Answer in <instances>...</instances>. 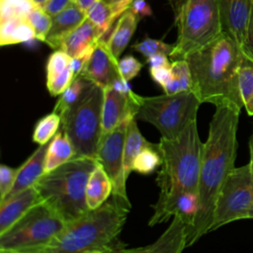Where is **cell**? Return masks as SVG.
<instances>
[{"mask_svg":"<svg viewBox=\"0 0 253 253\" xmlns=\"http://www.w3.org/2000/svg\"><path fill=\"white\" fill-rule=\"evenodd\" d=\"M162 164V157L160 155L157 143H150L144 147L135 157L132 165V171L148 175L155 172Z\"/></svg>","mask_w":253,"mask_h":253,"instance_id":"cell-28","label":"cell"},{"mask_svg":"<svg viewBox=\"0 0 253 253\" xmlns=\"http://www.w3.org/2000/svg\"><path fill=\"white\" fill-rule=\"evenodd\" d=\"M86 18V12L71 0L63 10L51 17V28L44 43L53 49H59L63 40Z\"/></svg>","mask_w":253,"mask_h":253,"instance_id":"cell-16","label":"cell"},{"mask_svg":"<svg viewBox=\"0 0 253 253\" xmlns=\"http://www.w3.org/2000/svg\"><path fill=\"white\" fill-rule=\"evenodd\" d=\"M169 5L177 29L172 60L185 59L222 33L218 0H169Z\"/></svg>","mask_w":253,"mask_h":253,"instance_id":"cell-6","label":"cell"},{"mask_svg":"<svg viewBox=\"0 0 253 253\" xmlns=\"http://www.w3.org/2000/svg\"><path fill=\"white\" fill-rule=\"evenodd\" d=\"M74 73L71 70L70 66L66 68L61 74L52 79L49 82H46V88L49 94L53 97L59 96L63 91L71 84L74 79Z\"/></svg>","mask_w":253,"mask_h":253,"instance_id":"cell-36","label":"cell"},{"mask_svg":"<svg viewBox=\"0 0 253 253\" xmlns=\"http://www.w3.org/2000/svg\"><path fill=\"white\" fill-rule=\"evenodd\" d=\"M157 146L162 164L156 177L159 188L156 202H164L185 191L198 193L204 143L199 135L197 120L191 122L177 137H161Z\"/></svg>","mask_w":253,"mask_h":253,"instance_id":"cell-4","label":"cell"},{"mask_svg":"<svg viewBox=\"0 0 253 253\" xmlns=\"http://www.w3.org/2000/svg\"><path fill=\"white\" fill-rule=\"evenodd\" d=\"M252 3H253V0H252Z\"/></svg>","mask_w":253,"mask_h":253,"instance_id":"cell-48","label":"cell"},{"mask_svg":"<svg viewBox=\"0 0 253 253\" xmlns=\"http://www.w3.org/2000/svg\"><path fill=\"white\" fill-rule=\"evenodd\" d=\"M66 222L45 203L40 202L0 234V253L37 249L48 243Z\"/></svg>","mask_w":253,"mask_h":253,"instance_id":"cell-9","label":"cell"},{"mask_svg":"<svg viewBox=\"0 0 253 253\" xmlns=\"http://www.w3.org/2000/svg\"><path fill=\"white\" fill-rule=\"evenodd\" d=\"M170 66L149 68V73H150L151 78L158 85H160L163 90L166 88V86L169 84V82L171 81V78H172V72H171Z\"/></svg>","mask_w":253,"mask_h":253,"instance_id":"cell-39","label":"cell"},{"mask_svg":"<svg viewBox=\"0 0 253 253\" xmlns=\"http://www.w3.org/2000/svg\"><path fill=\"white\" fill-rule=\"evenodd\" d=\"M95 158L75 156L60 167L44 173L35 187L42 202L49 206L66 223L89 211L86 187Z\"/></svg>","mask_w":253,"mask_h":253,"instance_id":"cell-5","label":"cell"},{"mask_svg":"<svg viewBox=\"0 0 253 253\" xmlns=\"http://www.w3.org/2000/svg\"><path fill=\"white\" fill-rule=\"evenodd\" d=\"M128 9L135 14L139 19L152 15V11L146 0H132Z\"/></svg>","mask_w":253,"mask_h":253,"instance_id":"cell-40","label":"cell"},{"mask_svg":"<svg viewBox=\"0 0 253 253\" xmlns=\"http://www.w3.org/2000/svg\"><path fill=\"white\" fill-rule=\"evenodd\" d=\"M85 253H107V252H105L103 250H90V251H87Z\"/></svg>","mask_w":253,"mask_h":253,"instance_id":"cell-47","label":"cell"},{"mask_svg":"<svg viewBox=\"0 0 253 253\" xmlns=\"http://www.w3.org/2000/svg\"><path fill=\"white\" fill-rule=\"evenodd\" d=\"M141 67L142 63L132 55H126L118 61L119 75L126 81L134 78L139 73Z\"/></svg>","mask_w":253,"mask_h":253,"instance_id":"cell-35","label":"cell"},{"mask_svg":"<svg viewBox=\"0 0 253 253\" xmlns=\"http://www.w3.org/2000/svg\"><path fill=\"white\" fill-rule=\"evenodd\" d=\"M104 88L91 82L81 98L60 115L61 126L75 148V156L95 158L102 137Z\"/></svg>","mask_w":253,"mask_h":253,"instance_id":"cell-7","label":"cell"},{"mask_svg":"<svg viewBox=\"0 0 253 253\" xmlns=\"http://www.w3.org/2000/svg\"><path fill=\"white\" fill-rule=\"evenodd\" d=\"M170 67L172 78L164 89L165 94H175L192 90L191 72L186 59L172 60Z\"/></svg>","mask_w":253,"mask_h":253,"instance_id":"cell-27","label":"cell"},{"mask_svg":"<svg viewBox=\"0 0 253 253\" xmlns=\"http://www.w3.org/2000/svg\"><path fill=\"white\" fill-rule=\"evenodd\" d=\"M185 59L191 72L192 91L202 103L243 108L238 73L244 56L230 37L221 33Z\"/></svg>","mask_w":253,"mask_h":253,"instance_id":"cell-2","label":"cell"},{"mask_svg":"<svg viewBox=\"0 0 253 253\" xmlns=\"http://www.w3.org/2000/svg\"><path fill=\"white\" fill-rule=\"evenodd\" d=\"M42 202L36 187L28 188L0 202V234L10 228L35 205Z\"/></svg>","mask_w":253,"mask_h":253,"instance_id":"cell-17","label":"cell"},{"mask_svg":"<svg viewBox=\"0 0 253 253\" xmlns=\"http://www.w3.org/2000/svg\"><path fill=\"white\" fill-rule=\"evenodd\" d=\"M187 247V225L177 216L151 244L136 248L123 246L111 253H182Z\"/></svg>","mask_w":253,"mask_h":253,"instance_id":"cell-15","label":"cell"},{"mask_svg":"<svg viewBox=\"0 0 253 253\" xmlns=\"http://www.w3.org/2000/svg\"><path fill=\"white\" fill-rule=\"evenodd\" d=\"M113 194V184L105 170L97 163L92 170L86 187V204L89 211L104 205Z\"/></svg>","mask_w":253,"mask_h":253,"instance_id":"cell-21","label":"cell"},{"mask_svg":"<svg viewBox=\"0 0 253 253\" xmlns=\"http://www.w3.org/2000/svg\"><path fill=\"white\" fill-rule=\"evenodd\" d=\"M130 120L123 122L111 132L103 134L95 154L96 162L105 170L112 181V195L126 201L129 200L126 194V178L124 169V146Z\"/></svg>","mask_w":253,"mask_h":253,"instance_id":"cell-11","label":"cell"},{"mask_svg":"<svg viewBox=\"0 0 253 253\" xmlns=\"http://www.w3.org/2000/svg\"><path fill=\"white\" fill-rule=\"evenodd\" d=\"M140 96L134 92L125 94L113 86L104 88L102 107V132H111L123 122L135 118L139 107ZM102 134V135H103Z\"/></svg>","mask_w":253,"mask_h":253,"instance_id":"cell-12","label":"cell"},{"mask_svg":"<svg viewBox=\"0 0 253 253\" xmlns=\"http://www.w3.org/2000/svg\"><path fill=\"white\" fill-rule=\"evenodd\" d=\"M174 45L166 43L159 40L154 39H145L139 42H136L132 45V49L138 51L146 58L155 54H166L170 55L173 50Z\"/></svg>","mask_w":253,"mask_h":253,"instance_id":"cell-34","label":"cell"},{"mask_svg":"<svg viewBox=\"0 0 253 253\" xmlns=\"http://www.w3.org/2000/svg\"><path fill=\"white\" fill-rule=\"evenodd\" d=\"M139 18L129 9L125 11L117 21L115 27L109 36L107 42L112 55L119 60L121 54L128 44L132 35L135 32Z\"/></svg>","mask_w":253,"mask_h":253,"instance_id":"cell-20","label":"cell"},{"mask_svg":"<svg viewBox=\"0 0 253 253\" xmlns=\"http://www.w3.org/2000/svg\"><path fill=\"white\" fill-rule=\"evenodd\" d=\"M75 157V148L67 133L59 128L49 141L44 159V173L50 172Z\"/></svg>","mask_w":253,"mask_h":253,"instance_id":"cell-22","label":"cell"},{"mask_svg":"<svg viewBox=\"0 0 253 253\" xmlns=\"http://www.w3.org/2000/svg\"><path fill=\"white\" fill-rule=\"evenodd\" d=\"M18 168H12L8 165H0V201L4 200L11 192L17 178Z\"/></svg>","mask_w":253,"mask_h":253,"instance_id":"cell-37","label":"cell"},{"mask_svg":"<svg viewBox=\"0 0 253 253\" xmlns=\"http://www.w3.org/2000/svg\"><path fill=\"white\" fill-rule=\"evenodd\" d=\"M76 4H78L85 12L87 11V9L92 5L94 4L95 2H97L98 0H73Z\"/></svg>","mask_w":253,"mask_h":253,"instance_id":"cell-44","label":"cell"},{"mask_svg":"<svg viewBox=\"0 0 253 253\" xmlns=\"http://www.w3.org/2000/svg\"><path fill=\"white\" fill-rule=\"evenodd\" d=\"M107 4H109L115 12L121 17L122 14L126 11L129 7V4L132 0H104Z\"/></svg>","mask_w":253,"mask_h":253,"instance_id":"cell-43","label":"cell"},{"mask_svg":"<svg viewBox=\"0 0 253 253\" xmlns=\"http://www.w3.org/2000/svg\"><path fill=\"white\" fill-rule=\"evenodd\" d=\"M136 118L131 119L128 122L125 146H124V169L125 176L127 180L129 174L132 172V165L135 157L138 153L151 142L147 141L146 138L141 134L137 126Z\"/></svg>","mask_w":253,"mask_h":253,"instance_id":"cell-24","label":"cell"},{"mask_svg":"<svg viewBox=\"0 0 253 253\" xmlns=\"http://www.w3.org/2000/svg\"><path fill=\"white\" fill-rule=\"evenodd\" d=\"M71 57L62 49L52 52L46 62V82L51 81L69 67Z\"/></svg>","mask_w":253,"mask_h":253,"instance_id":"cell-33","label":"cell"},{"mask_svg":"<svg viewBox=\"0 0 253 253\" xmlns=\"http://www.w3.org/2000/svg\"><path fill=\"white\" fill-rule=\"evenodd\" d=\"M241 108L220 105L210 123L204 142L199 181L200 209L193 225L187 230V247L210 232L218 195L234 167L237 151V128Z\"/></svg>","mask_w":253,"mask_h":253,"instance_id":"cell-1","label":"cell"},{"mask_svg":"<svg viewBox=\"0 0 253 253\" xmlns=\"http://www.w3.org/2000/svg\"><path fill=\"white\" fill-rule=\"evenodd\" d=\"M146 63L149 65V68L155 67H163V66H170L171 62L168 59V55L166 54H155L146 58Z\"/></svg>","mask_w":253,"mask_h":253,"instance_id":"cell-42","label":"cell"},{"mask_svg":"<svg viewBox=\"0 0 253 253\" xmlns=\"http://www.w3.org/2000/svg\"><path fill=\"white\" fill-rule=\"evenodd\" d=\"M70 1L71 0H48L42 9L52 17L63 10Z\"/></svg>","mask_w":253,"mask_h":253,"instance_id":"cell-41","label":"cell"},{"mask_svg":"<svg viewBox=\"0 0 253 253\" xmlns=\"http://www.w3.org/2000/svg\"><path fill=\"white\" fill-rule=\"evenodd\" d=\"M130 208L129 201L112 195L100 208L67 222L45 245L17 253H85L90 250L111 253L126 246L119 236Z\"/></svg>","mask_w":253,"mask_h":253,"instance_id":"cell-3","label":"cell"},{"mask_svg":"<svg viewBox=\"0 0 253 253\" xmlns=\"http://www.w3.org/2000/svg\"><path fill=\"white\" fill-rule=\"evenodd\" d=\"M27 19L34 29L36 40L44 42V40L51 28V16L42 8L36 5L28 14Z\"/></svg>","mask_w":253,"mask_h":253,"instance_id":"cell-32","label":"cell"},{"mask_svg":"<svg viewBox=\"0 0 253 253\" xmlns=\"http://www.w3.org/2000/svg\"><path fill=\"white\" fill-rule=\"evenodd\" d=\"M36 39L33 27L27 18H10L0 21V44L8 45Z\"/></svg>","mask_w":253,"mask_h":253,"instance_id":"cell-23","label":"cell"},{"mask_svg":"<svg viewBox=\"0 0 253 253\" xmlns=\"http://www.w3.org/2000/svg\"><path fill=\"white\" fill-rule=\"evenodd\" d=\"M48 143L40 145L30 155V157L20 167H18L16 182L11 192L7 195L5 199L14 196L17 193L24 191L28 188L34 187L36 183L40 180V178L44 174V159Z\"/></svg>","mask_w":253,"mask_h":253,"instance_id":"cell-19","label":"cell"},{"mask_svg":"<svg viewBox=\"0 0 253 253\" xmlns=\"http://www.w3.org/2000/svg\"><path fill=\"white\" fill-rule=\"evenodd\" d=\"M201 104L192 90L152 97L140 96L135 118L154 126L161 137L172 139L181 134L191 122L197 120Z\"/></svg>","mask_w":253,"mask_h":253,"instance_id":"cell-8","label":"cell"},{"mask_svg":"<svg viewBox=\"0 0 253 253\" xmlns=\"http://www.w3.org/2000/svg\"><path fill=\"white\" fill-rule=\"evenodd\" d=\"M118 61L110 52L107 42L100 40L79 75L106 88L121 77L118 72Z\"/></svg>","mask_w":253,"mask_h":253,"instance_id":"cell-14","label":"cell"},{"mask_svg":"<svg viewBox=\"0 0 253 253\" xmlns=\"http://www.w3.org/2000/svg\"><path fill=\"white\" fill-rule=\"evenodd\" d=\"M86 16L99 30L100 34L102 35V41L105 40L106 36L113 28L114 23L117 22L120 18L115 10L104 0H98L92 4L87 9Z\"/></svg>","mask_w":253,"mask_h":253,"instance_id":"cell-25","label":"cell"},{"mask_svg":"<svg viewBox=\"0 0 253 253\" xmlns=\"http://www.w3.org/2000/svg\"><path fill=\"white\" fill-rule=\"evenodd\" d=\"M241 52L247 60L253 63V7L251 10L247 31H246V37L243 42V43L240 46Z\"/></svg>","mask_w":253,"mask_h":253,"instance_id":"cell-38","label":"cell"},{"mask_svg":"<svg viewBox=\"0 0 253 253\" xmlns=\"http://www.w3.org/2000/svg\"><path fill=\"white\" fill-rule=\"evenodd\" d=\"M35 6L33 0H0V21L10 18H27Z\"/></svg>","mask_w":253,"mask_h":253,"instance_id":"cell-31","label":"cell"},{"mask_svg":"<svg viewBox=\"0 0 253 253\" xmlns=\"http://www.w3.org/2000/svg\"><path fill=\"white\" fill-rule=\"evenodd\" d=\"M252 7V0H218L221 32L239 46L246 37Z\"/></svg>","mask_w":253,"mask_h":253,"instance_id":"cell-13","label":"cell"},{"mask_svg":"<svg viewBox=\"0 0 253 253\" xmlns=\"http://www.w3.org/2000/svg\"><path fill=\"white\" fill-rule=\"evenodd\" d=\"M102 35L95 25L86 18L62 42L60 48L71 58L93 51Z\"/></svg>","mask_w":253,"mask_h":253,"instance_id":"cell-18","label":"cell"},{"mask_svg":"<svg viewBox=\"0 0 253 253\" xmlns=\"http://www.w3.org/2000/svg\"><path fill=\"white\" fill-rule=\"evenodd\" d=\"M249 148H250V161L248 163L253 171V131H252V135L249 140Z\"/></svg>","mask_w":253,"mask_h":253,"instance_id":"cell-45","label":"cell"},{"mask_svg":"<svg viewBox=\"0 0 253 253\" xmlns=\"http://www.w3.org/2000/svg\"><path fill=\"white\" fill-rule=\"evenodd\" d=\"M238 82L243 107L249 116H253V63L246 58L240 66Z\"/></svg>","mask_w":253,"mask_h":253,"instance_id":"cell-30","label":"cell"},{"mask_svg":"<svg viewBox=\"0 0 253 253\" xmlns=\"http://www.w3.org/2000/svg\"><path fill=\"white\" fill-rule=\"evenodd\" d=\"M61 126V118L54 112L41 118L34 128L33 141L39 145L48 143L57 133Z\"/></svg>","mask_w":253,"mask_h":253,"instance_id":"cell-29","label":"cell"},{"mask_svg":"<svg viewBox=\"0 0 253 253\" xmlns=\"http://www.w3.org/2000/svg\"><path fill=\"white\" fill-rule=\"evenodd\" d=\"M90 83L91 81L81 75L74 77L71 84L63 91V93L58 96L52 112L56 113L59 116L64 113L81 98Z\"/></svg>","mask_w":253,"mask_h":253,"instance_id":"cell-26","label":"cell"},{"mask_svg":"<svg viewBox=\"0 0 253 253\" xmlns=\"http://www.w3.org/2000/svg\"><path fill=\"white\" fill-rule=\"evenodd\" d=\"M244 218H253V171L249 163L228 175L215 204L210 232Z\"/></svg>","mask_w":253,"mask_h":253,"instance_id":"cell-10","label":"cell"},{"mask_svg":"<svg viewBox=\"0 0 253 253\" xmlns=\"http://www.w3.org/2000/svg\"><path fill=\"white\" fill-rule=\"evenodd\" d=\"M48 0H33V2L35 3V5L41 7V8H43V6L47 3Z\"/></svg>","mask_w":253,"mask_h":253,"instance_id":"cell-46","label":"cell"}]
</instances>
